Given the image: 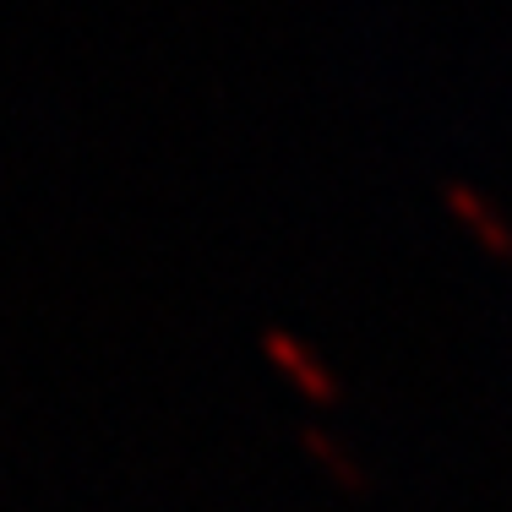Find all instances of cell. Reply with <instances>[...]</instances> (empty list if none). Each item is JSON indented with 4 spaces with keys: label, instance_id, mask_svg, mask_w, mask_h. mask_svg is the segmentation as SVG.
I'll list each match as a JSON object with an SVG mask.
<instances>
[{
    "label": "cell",
    "instance_id": "obj_1",
    "mask_svg": "<svg viewBox=\"0 0 512 512\" xmlns=\"http://www.w3.org/2000/svg\"><path fill=\"white\" fill-rule=\"evenodd\" d=\"M262 349H267V360L278 365V371L289 376V382L300 387V393L311 398V404H333V393H338V382L327 376V365L311 355L306 344H300L295 333H284V327H262Z\"/></svg>",
    "mask_w": 512,
    "mask_h": 512
},
{
    "label": "cell",
    "instance_id": "obj_2",
    "mask_svg": "<svg viewBox=\"0 0 512 512\" xmlns=\"http://www.w3.org/2000/svg\"><path fill=\"white\" fill-rule=\"evenodd\" d=\"M442 197L447 207L463 218V224L474 229V240H480L485 251H496V256H512V229L502 224V213H496L491 202L480 197V191H469L463 180H442Z\"/></svg>",
    "mask_w": 512,
    "mask_h": 512
},
{
    "label": "cell",
    "instance_id": "obj_3",
    "mask_svg": "<svg viewBox=\"0 0 512 512\" xmlns=\"http://www.w3.org/2000/svg\"><path fill=\"white\" fill-rule=\"evenodd\" d=\"M300 447H306V453L322 463V469L333 474L344 491H365V469H360L355 458H344V447H338L327 431H316V425H300Z\"/></svg>",
    "mask_w": 512,
    "mask_h": 512
}]
</instances>
